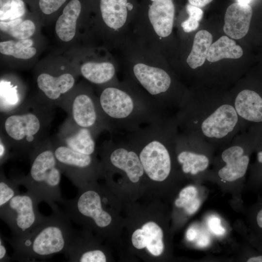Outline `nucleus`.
Listing matches in <instances>:
<instances>
[{"label":"nucleus","instance_id":"nucleus-1","mask_svg":"<svg viewBox=\"0 0 262 262\" xmlns=\"http://www.w3.org/2000/svg\"><path fill=\"white\" fill-rule=\"evenodd\" d=\"M175 116L180 131L205 140L215 150L246 126L236 112L230 92L218 87L187 89Z\"/></svg>","mask_w":262,"mask_h":262},{"label":"nucleus","instance_id":"nucleus-2","mask_svg":"<svg viewBox=\"0 0 262 262\" xmlns=\"http://www.w3.org/2000/svg\"><path fill=\"white\" fill-rule=\"evenodd\" d=\"M97 97L110 135H124L166 115L128 78L104 86Z\"/></svg>","mask_w":262,"mask_h":262},{"label":"nucleus","instance_id":"nucleus-3","mask_svg":"<svg viewBox=\"0 0 262 262\" xmlns=\"http://www.w3.org/2000/svg\"><path fill=\"white\" fill-rule=\"evenodd\" d=\"M178 132L175 115H166L122 136L137 153L146 176L152 181L163 182L175 168Z\"/></svg>","mask_w":262,"mask_h":262},{"label":"nucleus","instance_id":"nucleus-4","mask_svg":"<svg viewBox=\"0 0 262 262\" xmlns=\"http://www.w3.org/2000/svg\"><path fill=\"white\" fill-rule=\"evenodd\" d=\"M77 232L70 219L59 208L27 234L5 239L13 249V260L33 262L65 254Z\"/></svg>","mask_w":262,"mask_h":262},{"label":"nucleus","instance_id":"nucleus-5","mask_svg":"<svg viewBox=\"0 0 262 262\" xmlns=\"http://www.w3.org/2000/svg\"><path fill=\"white\" fill-rule=\"evenodd\" d=\"M55 106L43 99L25 102L14 112L1 115L0 134L11 147V156H29L48 137Z\"/></svg>","mask_w":262,"mask_h":262},{"label":"nucleus","instance_id":"nucleus-6","mask_svg":"<svg viewBox=\"0 0 262 262\" xmlns=\"http://www.w3.org/2000/svg\"><path fill=\"white\" fill-rule=\"evenodd\" d=\"M128 78L162 113L175 115L187 90L159 64L135 61L129 66Z\"/></svg>","mask_w":262,"mask_h":262},{"label":"nucleus","instance_id":"nucleus-7","mask_svg":"<svg viewBox=\"0 0 262 262\" xmlns=\"http://www.w3.org/2000/svg\"><path fill=\"white\" fill-rule=\"evenodd\" d=\"M31 167L26 175L15 177L20 185L33 195L39 203L45 202L55 211L62 197L61 174L56 159L52 142L47 137L29 156Z\"/></svg>","mask_w":262,"mask_h":262},{"label":"nucleus","instance_id":"nucleus-8","mask_svg":"<svg viewBox=\"0 0 262 262\" xmlns=\"http://www.w3.org/2000/svg\"><path fill=\"white\" fill-rule=\"evenodd\" d=\"M100 190L95 182H91L79 188L74 198L64 199L59 204L71 221L106 236L109 234L113 217L103 207Z\"/></svg>","mask_w":262,"mask_h":262},{"label":"nucleus","instance_id":"nucleus-9","mask_svg":"<svg viewBox=\"0 0 262 262\" xmlns=\"http://www.w3.org/2000/svg\"><path fill=\"white\" fill-rule=\"evenodd\" d=\"M262 134V124L244 127L228 144L219 149V160L223 164L217 170L220 179L232 182L246 175L250 155Z\"/></svg>","mask_w":262,"mask_h":262},{"label":"nucleus","instance_id":"nucleus-10","mask_svg":"<svg viewBox=\"0 0 262 262\" xmlns=\"http://www.w3.org/2000/svg\"><path fill=\"white\" fill-rule=\"evenodd\" d=\"M111 136L98 148L105 174L117 171L125 174L131 182H139L146 175L137 153L124 137Z\"/></svg>","mask_w":262,"mask_h":262},{"label":"nucleus","instance_id":"nucleus-11","mask_svg":"<svg viewBox=\"0 0 262 262\" xmlns=\"http://www.w3.org/2000/svg\"><path fill=\"white\" fill-rule=\"evenodd\" d=\"M52 144L57 164L62 174L78 188L105 175L96 155L78 152L57 141L52 142Z\"/></svg>","mask_w":262,"mask_h":262},{"label":"nucleus","instance_id":"nucleus-12","mask_svg":"<svg viewBox=\"0 0 262 262\" xmlns=\"http://www.w3.org/2000/svg\"><path fill=\"white\" fill-rule=\"evenodd\" d=\"M36 198L27 191L19 193L0 208V217L10 228L12 236H23L45 218L38 209Z\"/></svg>","mask_w":262,"mask_h":262},{"label":"nucleus","instance_id":"nucleus-13","mask_svg":"<svg viewBox=\"0 0 262 262\" xmlns=\"http://www.w3.org/2000/svg\"><path fill=\"white\" fill-rule=\"evenodd\" d=\"M230 93L244 124H262V65L250 71Z\"/></svg>","mask_w":262,"mask_h":262},{"label":"nucleus","instance_id":"nucleus-14","mask_svg":"<svg viewBox=\"0 0 262 262\" xmlns=\"http://www.w3.org/2000/svg\"><path fill=\"white\" fill-rule=\"evenodd\" d=\"M58 106L62 108L75 123L91 130L96 136L104 131L107 126L102 114L98 97L89 90L68 93Z\"/></svg>","mask_w":262,"mask_h":262},{"label":"nucleus","instance_id":"nucleus-15","mask_svg":"<svg viewBox=\"0 0 262 262\" xmlns=\"http://www.w3.org/2000/svg\"><path fill=\"white\" fill-rule=\"evenodd\" d=\"M214 150L213 147L205 140L179 131L176 140V158L184 174L195 176L206 171Z\"/></svg>","mask_w":262,"mask_h":262},{"label":"nucleus","instance_id":"nucleus-16","mask_svg":"<svg viewBox=\"0 0 262 262\" xmlns=\"http://www.w3.org/2000/svg\"><path fill=\"white\" fill-rule=\"evenodd\" d=\"M147 12L146 28L154 38L159 41L172 33L175 16L174 0H151Z\"/></svg>","mask_w":262,"mask_h":262},{"label":"nucleus","instance_id":"nucleus-17","mask_svg":"<svg viewBox=\"0 0 262 262\" xmlns=\"http://www.w3.org/2000/svg\"><path fill=\"white\" fill-rule=\"evenodd\" d=\"M56 141L78 152L96 155L97 136L89 129L81 127L67 117L60 126Z\"/></svg>","mask_w":262,"mask_h":262},{"label":"nucleus","instance_id":"nucleus-18","mask_svg":"<svg viewBox=\"0 0 262 262\" xmlns=\"http://www.w3.org/2000/svg\"><path fill=\"white\" fill-rule=\"evenodd\" d=\"M65 254L71 262H105L107 260L105 251L91 237L90 230L85 228L77 232Z\"/></svg>","mask_w":262,"mask_h":262},{"label":"nucleus","instance_id":"nucleus-19","mask_svg":"<svg viewBox=\"0 0 262 262\" xmlns=\"http://www.w3.org/2000/svg\"><path fill=\"white\" fill-rule=\"evenodd\" d=\"M36 83L38 89L43 94V99L58 106L62 99L74 87L75 78L69 72H65L54 77L44 72L37 76Z\"/></svg>","mask_w":262,"mask_h":262},{"label":"nucleus","instance_id":"nucleus-20","mask_svg":"<svg viewBox=\"0 0 262 262\" xmlns=\"http://www.w3.org/2000/svg\"><path fill=\"white\" fill-rule=\"evenodd\" d=\"M253 10L249 4L234 2L226 9L223 31L233 39H240L248 33L253 16Z\"/></svg>","mask_w":262,"mask_h":262},{"label":"nucleus","instance_id":"nucleus-21","mask_svg":"<svg viewBox=\"0 0 262 262\" xmlns=\"http://www.w3.org/2000/svg\"><path fill=\"white\" fill-rule=\"evenodd\" d=\"M132 5L128 0H100L102 19L110 30L118 33L127 27L129 21V10Z\"/></svg>","mask_w":262,"mask_h":262},{"label":"nucleus","instance_id":"nucleus-22","mask_svg":"<svg viewBox=\"0 0 262 262\" xmlns=\"http://www.w3.org/2000/svg\"><path fill=\"white\" fill-rule=\"evenodd\" d=\"M80 72L86 80L97 85L105 86L117 81L116 67L109 61L86 62L81 66Z\"/></svg>","mask_w":262,"mask_h":262},{"label":"nucleus","instance_id":"nucleus-23","mask_svg":"<svg viewBox=\"0 0 262 262\" xmlns=\"http://www.w3.org/2000/svg\"><path fill=\"white\" fill-rule=\"evenodd\" d=\"M81 9L79 0H70L64 7L55 24L56 33L61 40L68 42L74 37Z\"/></svg>","mask_w":262,"mask_h":262},{"label":"nucleus","instance_id":"nucleus-24","mask_svg":"<svg viewBox=\"0 0 262 262\" xmlns=\"http://www.w3.org/2000/svg\"><path fill=\"white\" fill-rule=\"evenodd\" d=\"M212 41L213 36L208 31L201 30L196 33L191 50L186 60L190 68L195 70L203 65Z\"/></svg>","mask_w":262,"mask_h":262},{"label":"nucleus","instance_id":"nucleus-25","mask_svg":"<svg viewBox=\"0 0 262 262\" xmlns=\"http://www.w3.org/2000/svg\"><path fill=\"white\" fill-rule=\"evenodd\" d=\"M243 50L233 39L226 35L220 37L211 44L206 60L215 63L223 59H238L243 55Z\"/></svg>","mask_w":262,"mask_h":262},{"label":"nucleus","instance_id":"nucleus-26","mask_svg":"<svg viewBox=\"0 0 262 262\" xmlns=\"http://www.w3.org/2000/svg\"><path fill=\"white\" fill-rule=\"evenodd\" d=\"M0 100L1 115L14 112L25 103L18 92L17 86L3 80H0Z\"/></svg>","mask_w":262,"mask_h":262},{"label":"nucleus","instance_id":"nucleus-27","mask_svg":"<svg viewBox=\"0 0 262 262\" xmlns=\"http://www.w3.org/2000/svg\"><path fill=\"white\" fill-rule=\"evenodd\" d=\"M33 44V41L30 39L2 41L0 43V52L16 58L29 59L36 53V49L32 47Z\"/></svg>","mask_w":262,"mask_h":262},{"label":"nucleus","instance_id":"nucleus-28","mask_svg":"<svg viewBox=\"0 0 262 262\" xmlns=\"http://www.w3.org/2000/svg\"><path fill=\"white\" fill-rule=\"evenodd\" d=\"M1 32L18 40L29 39L35 30L34 23L29 19L23 20L18 18L12 20L0 21Z\"/></svg>","mask_w":262,"mask_h":262},{"label":"nucleus","instance_id":"nucleus-29","mask_svg":"<svg viewBox=\"0 0 262 262\" xmlns=\"http://www.w3.org/2000/svg\"><path fill=\"white\" fill-rule=\"evenodd\" d=\"M142 229L145 231L146 239V248L154 256H159L164 250L163 232L160 227L156 223L149 221L144 224Z\"/></svg>","mask_w":262,"mask_h":262},{"label":"nucleus","instance_id":"nucleus-30","mask_svg":"<svg viewBox=\"0 0 262 262\" xmlns=\"http://www.w3.org/2000/svg\"><path fill=\"white\" fill-rule=\"evenodd\" d=\"M197 194L196 187L192 185L185 187L180 192L179 197L175 201V204L179 208H184L188 214H193L198 210L201 204Z\"/></svg>","mask_w":262,"mask_h":262},{"label":"nucleus","instance_id":"nucleus-31","mask_svg":"<svg viewBox=\"0 0 262 262\" xmlns=\"http://www.w3.org/2000/svg\"><path fill=\"white\" fill-rule=\"evenodd\" d=\"M25 13L22 0H0V21H9L21 18Z\"/></svg>","mask_w":262,"mask_h":262},{"label":"nucleus","instance_id":"nucleus-32","mask_svg":"<svg viewBox=\"0 0 262 262\" xmlns=\"http://www.w3.org/2000/svg\"><path fill=\"white\" fill-rule=\"evenodd\" d=\"M20 185L15 177L8 179L1 169L0 174V208L4 206L16 195L20 193Z\"/></svg>","mask_w":262,"mask_h":262},{"label":"nucleus","instance_id":"nucleus-33","mask_svg":"<svg viewBox=\"0 0 262 262\" xmlns=\"http://www.w3.org/2000/svg\"><path fill=\"white\" fill-rule=\"evenodd\" d=\"M186 11L189 16L181 23V27L185 33H189L198 28L199 22L202 18L203 12L200 8L189 3L186 4Z\"/></svg>","mask_w":262,"mask_h":262},{"label":"nucleus","instance_id":"nucleus-34","mask_svg":"<svg viewBox=\"0 0 262 262\" xmlns=\"http://www.w3.org/2000/svg\"><path fill=\"white\" fill-rule=\"evenodd\" d=\"M66 0H39V7L46 15H50L57 11Z\"/></svg>","mask_w":262,"mask_h":262},{"label":"nucleus","instance_id":"nucleus-35","mask_svg":"<svg viewBox=\"0 0 262 262\" xmlns=\"http://www.w3.org/2000/svg\"><path fill=\"white\" fill-rule=\"evenodd\" d=\"M256 161L252 167L253 175L259 179H262V134L256 147Z\"/></svg>","mask_w":262,"mask_h":262},{"label":"nucleus","instance_id":"nucleus-36","mask_svg":"<svg viewBox=\"0 0 262 262\" xmlns=\"http://www.w3.org/2000/svg\"><path fill=\"white\" fill-rule=\"evenodd\" d=\"M131 242L133 246L138 249L146 247L147 239L143 229H138L132 234Z\"/></svg>","mask_w":262,"mask_h":262},{"label":"nucleus","instance_id":"nucleus-37","mask_svg":"<svg viewBox=\"0 0 262 262\" xmlns=\"http://www.w3.org/2000/svg\"><path fill=\"white\" fill-rule=\"evenodd\" d=\"M208 225L211 232L216 235H223L226 232L225 228L221 225L220 219L216 216H210L208 221Z\"/></svg>","mask_w":262,"mask_h":262},{"label":"nucleus","instance_id":"nucleus-38","mask_svg":"<svg viewBox=\"0 0 262 262\" xmlns=\"http://www.w3.org/2000/svg\"><path fill=\"white\" fill-rule=\"evenodd\" d=\"M11 147L2 135L0 137V165L4 164L11 156Z\"/></svg>","mask_w":262,"mask_h":262},{"label":"nucleus","instance_id":"nucleus-39","mask_svg":"<svg viewBox=\"0 0 262 262\" xmlns=\"http://www.w3.org/2000/svg\"><path fill=\"white\" fill-rule=\"evenodd\" d=\"M11 260H13V258H11L8 256L7 249L3 239V237L0 234V262H10Z\"/></svg>","mask_w":262,"mask_h":262},{"label":"nucleus","instance_id":"nucleus-40","mask_svg":"<svg viewBox=\"0 0 262 262\" xmlns=\"http://www.w3.org/2000/svg\"><path fill=\"white\" fill-rule=\"evenodd\" d=\"M196 245L200 247H205L209 245L210 240L209 237L206 234H200L199 237H197Z\"/></svg>","mask_w":262,"mask_h":262},{"label":"nucleus","instance_id":"nucleus-41","mask_svg":"<svg viewBox=\"0 0 262 262\" xmlns=\"http://www.w3.org/2000/svg\"><path fill=\"white\" fill-rule=\"evenodd\" d=\"M213 0H188L190 4L199 8L205 7Z\"/></svg>","mask_w":262,"mask_h":262},{"label":"nucleus","instance_id":"nucleus-42","mask_svg":"<svg viewBox=\"0 0 262 262\" xmlns=\"http://www.w3.org/2000/svg\"><path fill=\"white\" fill-rule=\"evenodd\" d=\"M256 226L259 230H262V207L257 212L255 216Z\"/></svg>","mask_w":262,"mask_h":262},{"label":"nucleus","instance_id":"nucleus-43","mask_svg":"<svg viewBox=\"0 0 262 262\" xmlns=\"http://www.w3.org/2000/svg\"><path fill=\"white\" fill-rule=\"evenodd\" d=\"M186 236L188 241H194L198 236V232L196 229L191 228L187 230Z\"/></svg>","mask_w":262,"mask_h":262},{"label":"nucleus","instance_id":"nucleus-44","mask_svg":"<svg viewBox=\"0 0 262 262\" xmlns=\"http://www.w3.org/2000/svg\"><path fill=\"white\" fill-rule=\"evenodd\" d=\"M247 262H262V255L250 257L247 260Z\"/></svg>","mask_w":262,"mask_h":262},{"label":"nucleus","instance_id":"nucleus-45","mask_svg":"<svg viewBox=\"0 0 262 262\" xmlns=\"http://www.w3.org/2000/svg\"><path fill=\"white\" fill-rule=\"evenodd\" d=\"M252 0H238V2L242 4H250Z\"/></svg>","mask_w":262,"mask_h":262}]
</instances>
